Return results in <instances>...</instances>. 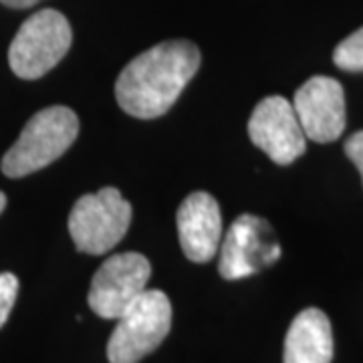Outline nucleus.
<instances>
[{"instance_id": "nucleus-9", "label": "nucleus", "mask_w": 363, "mask_h": 363, "mask_svg": "<svg viewBox=\"0 0 363 363\" xmlns=\"http://www.w3.org/2000/svg\"><path fill=\"white\" fill-rule=\"evenodd\" d=\"M267 234H271V226L252 214H242L238 220H234L224 236L218 262V271L226 281L247 279L262 264H272L279 259L281 248L279 245H269Z\"/></svg>"}, {"instance_id": "nucleus-11", "label": "nucleus", "mask_w": 363, "mask_h": 363, "mask_svg": "<svg viewBox=\"0 0 363 363\" xmlns=\"http://www.w3.org/2000/svg\"><path fill=\"white\" fill-rule=\"evenodd\" d=\"M333 331L321 309H305L293 319L285 337V363H331Z\"/></svg>"}, {"instance_id": "nucleus-8", "label": "nucleus", "mask_w": 363, "mask_h": 363, "mask_svg": "<svg viewBox=\"0 0 363 363\" xmlns=\"http://www.w3.org/2000/svg\"><path fill=\"white\" fill-rule=\"evenodd\" d=\"M293 107L313 142H335L345 130V95L335 79L317 75L305 81L295 93Z\"/></svg>"}, {"instance_id": "nucleus-15", "label": "nucleus", "mask_w": 363, "mask_h": 363, "mask_svg": "<svg viewBox=\"0 0 363 363\" xmlns=\"http://www.w3.org/2000/svg\"><path fill=\"white\" fill-rule=\"evenodd\" d=\"M0 2L4 6H9V9H28V6L40 2V0H0Z\"/></svg>"}, {"instance_id": "nucleus-12", "label": "nucleus", "mask_w": 363, "mask_h": 363, "mask_svg": "<svg viewBox=\"0 0 363 363\" xmlns=\"http://www.w3.org/2000/svg\"><path fill=\"white\" fill-rule=\"evenodd\" d=\"M333 61L343 71H363V26L339 43Z\"/></svg>"}, {"instance_id": "nucleus-5", "label": "nucleus", "mask_w": 363, "mask_h": 363, "mask_svg": "<svg viewBox=\"0 0 363 363\" xmlns=\"http://www.w3.org/2000/svg\"><path fill=\"white\" fill-rule=\"evenodd\" d=\"M131 204L117 188H101L75 202L69 214V234L85 255H105L125 236Z\"/></svg>"}, {"instance_id": "nucleus-13", "label": "nucleus", "mask_w": 363, "mask_h": 363, "mask_svg": "<svg viewBox=\"0 0 363 363\" xmlns=\"http://www.w3.org/2000/svg\"><path fill=\"white\" fill-rule=\"evenodd\" d=\"M18 293V279L13 272H0V327L6 323L13 311L14 301Z\"/></svg>"}, {"instance_id": "nucleus-16", "label": "nucleus", "mask_w": 363, "mask_h": 363, "mask_svg": "<svg viewBox=\"0 0 363 363\" xmlns=\"http://www.w3.org/2000/svg\"><path fill=\"white\" fill-rule=\"evenodd\" d=\"M4 206H6V196H4V192H0V214H2Z\"/></svg>"}, {"instance_id": "nucleus-6", "label": "nucleus", "mask_w": 363, "mask_h": 363, "mask_svg": "<svg viewBox=\"0 0 363 363\" xmlns=\"http://www.w3.org/2000/svg\"><path fill=\"white\" fill-rule=\"evenodd\" d=\"M150 260L140 252H119L93 274L89 307L101 319H119L138 301L150 281Z\"/></svg>"}, {"instance_id": "nucleus-2", "label": "nucleus", "mask_w": 363, "mask_h": 363, "mask_svg": "<svg viewBox=\"0 0 363 363\" xmlns=\"http://www.w3.org/2000/svg\"><path fill=\"white\" fill-rule=\"evenodd\" d=\"M79 135V117L73 109L52 105L28 119L18 140L2 157L9 178H25L47 168L65 154Z\"/></svg>"}, {"instance_id": "nucleus-3", "label": "nucleus", "mask_w": 363, "mask_h": 363, "mask_svg": "<svg viewBox=\"0 0 363 363\" xmlns=\"http://www.w3.org/2000/svg\"><path fill=\"white\" fill-rule=\"evenodd\" d=\"M172 327V303L162 291H143L117 319L107 343L109 363H138L160 347Z\"/></svg>"}, {"instance_id": "nucleus-7", "label": "nucleus", "mask_w": 363, "mask_h": 363, "mask_svg": "<svg viewBox=\"0 0 363 363\" xmlns=\"http://www.w3.org/2000/svg\"><path fill=\"white\" fill-rule=\"evenodd\" d=\"M248 135L279 166H289L307 150V135L291 101L281 95L262 99L248 119Z\"/></svg>"}, {"instance_id": "nucleus-10", "label": "nucleus", "mask_w": 363, "mask_h": 363, "mask_svg": "<svg viewBox=\"0 0 363 363\" xmlns=\"http://www.w3.org/2000/svg\"><path fill=\"white\" fill-rule=\"evenodd\" d=\"M178 234L184 255L192 262H208L220 248V206L208 192L186 196L178 208Z\"/></svg>"}, {"instance_id": "nucleus-1", "label": "nucleus", "mask_w": 363, "mask_h": 363, "mask_svg": "<svg viewBox=\"0 0 363 363\" xmlns=\"http://www.w3.org/2000/svg\"><path fill=\"white\" fill-rule=\"evenodd\" d=\"M200 67V51L190 40H166L138 55L119 73L116 97L133 117L154 119L168 113Z\"/></svg>"}, {"instance_id": "nucleus-4", "label": "nucleus", "mask_w": 363, "mask_h": 363, "mask_svg": "<svg viewBox=\"0 0 363 363\" xmlns=\"http://www.w3.org/2000/svg\"><path fill=\"white\" fill-rule=\"evenodd\" d=\"M73 40V30L65 14L52 9L28 16L14 35L9 49V65L21 79H39L57 65Z\"/></svg>"}, {"instance_id": "nucleus-14", "label": "nucleus", "mask_w": 363, "mask_h": 363, "mask_svg": "<svg viewBox=\"0 0 363 363\" xmlns=\"http://www.w3.org/2000/svg\"><path fill=\"white\" fill-rule=\"evenodd\" d=\"M345 154L355 164V168L359 169L363 180V130L353 133L350 140L345 142Z\"/></svg>"}]
</instances>
